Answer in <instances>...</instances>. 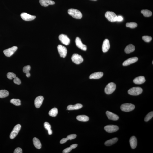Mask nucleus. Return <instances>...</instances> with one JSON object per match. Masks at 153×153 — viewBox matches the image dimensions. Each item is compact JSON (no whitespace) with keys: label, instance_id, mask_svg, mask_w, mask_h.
Returning a JSON list of instances; mask_svg holds the SVG:
<instances>
[{"label":"nucleus","instance_id":"2","mask_svg":"<svg viewBox=\"0 0 153 153\" xmlns=\"http://www.w3.org/2000/svg\"><path fill=\"white\" fill-rule=\"evenodd\" d=\"M116 88L115 84L112 83H108L105 89V92L107 94H110L115 91Z\"/></svg>","mask_w":153,"mask_h":153},{"label":"nucleus","instance_id":"37","mask_svg":"<svg viewBox=\"0 0 153 153\" xmlns=\"http://www.w3.org/2000/svg\"><path fill=\"white\" fill-rule=\"evenodd\" d=\"M14 83L18 85H19L21 83V80L18 78L16 77L14 78Z\"/></svg>","mask_w":153,"mask_h":153},{"label":"nucleus","instance_id":"5","mask_svg":"<svg viewBox=\"0 0 153 153\" xmlns=\"http://www.w3.org/2000/svg\"><path fill=\"white\" fill-rule=\"evenodd\" d=\"M105 16L108 20L111 22H114L116 21L117 16L113 12L107 11L105 14Z\"/></svg>","mask_w":153,"mask_h":153},{"label":"nucleus","instance_id":"25","mask_svg":"<svg viewBox=\"0 0 153 153\" xmlns=\"http://www.w3.org/2000/svg\"><path fill=\"white\" fill-rule=\"evenodd\" d=\"M33 142L34 146L38 149H40L41 148V144L40 140L38 138H34L33 139Z\"/></svg>","mask_w":153,"mask_h":153},{"label":"nucleus","instance_id":"34","mask_svg":"<svg viewBox=\"0 0 153 153\" xmlns=\"http://www.w3.org/2000/svg\"><path fill=\"white\" fill-rule=\"evenodd\" d=\"M142 39L144 41L146 42H149L152 40V38L150 36H145L142 37Z\"/></svg>","mask_w":153,"mask_h":153},{"label":"nucleus","instance_id":"38","mask_svg":"<svg viewBox=\"0 0 153 153\" xmlns=\"http://www.w3.org/2000/svg\"><path fill=\"white\" fill-rule=\"evenodd\" d=\"M76 137V134H72L68 135L67 137L68 140H71L72 139H74Z\"/></svg>","mask_w":153,"mask_h":153},{"label":"nucleus","instance_id":"8","mask_svg":"<svg viewBox=\"0 0 153 153\" xmlns=\"http://www.w3.org/2000/svg\"><path fill=\"white\" fill-rule=\"evenodd\" d=\"M16 46H14L10 48L6 49L3 51V53L5 56L7 57H9L12 55L16 51L17 49Z\"/></svg>","mask_w":153,"mask_h":153},{"label":"nucleus","instance_id":"32","mask_svg":"<svg viewBox=\"0 0 153 153\" xmlns=\"http://www.w3.org/2000/svg\"><path fill=\"white\" fill-rule=\"evenodd\" d=\"M137 24L134 22L127 23L126 24V27L131 28H136L137 26Z\"/></svg>","mask_w":153,"mask_h":153},{"label":"nucleus","instance_id":"19","mask_svg":"<svg viewBox=\"0 0 153 153\" xmlns=\"http://www.w3.org/2000/svg\"><path fill=\"white\" fill-rule=\"evenodd\" d=\"M39 2L41 6L45 7L50 5H54L55 3L54 1L50 0H40Z\"/></svg>","mask_w":153,"mask_h":153},{"label":"nucleus","instance_id":"36","mask_svg":"<svg viewBox=\"0 0 153 153\" xmlns=\"http://www.w3.org/2000/svg\"><path fill=\"white\" fill-rule=\"evenodd\" d=\"M31 66L29 65H27L24 66L23 68V72L25 73L29 72L31 70Z\"/></svg>","mask_w":153,"mask_h":153},{"label":"nucleus","instance_id":"18","mask_svg":"<svg viewBox=\"0 0 153 153\" xmlns=\"http://www.w3.org/2000/svg\"><path fill=\"white\" fill-rule=\"evenodd\" d=\"M104 73L101 72H96L92 73L89 76V78L90 79H98L101 78L103 76Z\"/></svg>","mask_w":153,"mask_h":153},{"label":"nucleus","instance_id":"29","mask_svg":"<svg viewBox=\"0 0 153 153\" xmlns=\"http://www.w3.org/2000/svg\"><path fill=\"white\" fill-rule=\"evenodd\" d=\"M9 94V92L6 90H0V98H3L7 97Z\"/></svg>","mask_w":153,"mask_h":153},{"label":"nucleus","instance_id":"6","mask_svg":"<svg viewBox=\"0 0 153 153\" xmlns=\"http://www.w3.org/2000/svg\"><path fill=\"white\" fill-rule=\"evenodd\" d=\"M71 59L72 61L76 64H80L83 61V59L82 56L76 53L73 55Z\"/></svg>","mask_w":153,"mask_h":153},{"label":"nucleus","instance_id":"30","mask_svg":"<svg viewBox=\"0 0 153 153\" xmlns=\"http://www.w3.org/2000/svg\"><path fill=\"white\" fill-rule=\"evenodd\" d=\"M144 17H148L151 16L152 15V13L148 10H143L141 11Z\"/></svg>","mask_w":153,"mask_h":153},{"label":"nucleus","instance_id":"22","mask_svg":"<svg viewBox=\"0 0 153 153\" xmlns=\"http://www.w3.org/2000/svg\"><path fill=\"white\" fill-rule=\"evenodd\" d=\"M83 105L81 104H76L74 105H70L67 107V110H73L81 109L83 107Z\"/></svg>","mask_w":153,"mask_h":153},{"label":"nucleus","instance_id":"21","mask_svg":"<svg viewBox=\"0 0 153 153\" xmlns=\"http://www.w3.org/2000/svg\"><path fill=\"white\" fill-rule=\"evenodd\" d=\"M129 142L131 148L132 149H135L136 148L137 145V141L136 137L135 136H133L130 139Z\"/></svg>","mask_w":153,"mask_h":153},{"label":"nucleus","instance_id":"42","mask_svg":"<svg viewBox=\"0 0 153 153\" xmlns=\"http://www.w3.org/2000/svg\"><path fill=\"white\" fill-rule=\"evenodd\" d=\"M68 140L67 138L62 139L60 141V143L61 144H64V143H65L66 142H67Z\"/></svg>","mask_w":153,"mask_h":153},{"label":"nucleus","instance_id":"27","mask_svg":"<svg viewBox=\"0 0 153 153\" xmlns=\"http://www.w3.org/2000/svg\"><path fill=\"white\" fill-rule=\"evenodd\" d=\"M44 128L48 131L49 135H51L52 134V131L51 130V126L48 122H46L44 124Z\"/></svg>","mask_w":153,"mask_h":153},{"label":"nucleus","instance_id":"4","mask_svg":"<svg viewBox=\"0 0 153 153\" xmlns=\"http://www.w3.org/2000/svg\"><path fill=\"white\" fill-rule=\"evenodd\" d=\"M120 108L122 111L126 112H128L133 110L135 109V106L132 104L126 103L121 105Z\"/></svg>","mask_w":153,"mask_h":153},{"label":"nucleus","instance_id":"43","mask_svg":"<svg viewBox=\"0 0 153 153\" xmlns=\"http://www.w3.org/2000/svg\"><path fill=\"white\" fill-rule=\"evenodd\" d=\"M77 144H73L70 146V147L72 149L75 148L77 146Z\"/></svg>","mask_w":153,"mask_h":153},{"label":"nucleus","instance_id":"44","mask_svg":"<svg viewBox=\"0 0 153 153\" xmlns=\"http://www.w3.org/2000/svg\"><path fill=\"white\" fill-rule=\"evenodd\" d=\"M26 76L27 77H29L31 76V74L29 72L27 73H26Z\"/></svg>","mask_w":153,"mask_h":153},{"label":"nucleus","instance_id":"12","mask_svg":"<svg viewBox=\"0 0 153 153\" xmlns=\"http://www.w3.org/2000/svg\"><path fill=\"white\" fill-rule=\"evenodd\" d=\"M76 45L81 50L86 51L87 50V47L82 43L81 39L79 37H76L75 40Z\"/></svg>","mask_w":153,"mask_h":153},{"label":"nucleus","instance_id":"24","mask_svg":"<svg viewBox=\"0 0 153 153\" xmlns=\"http://www.w3.org/2000/svg\"><path fill=\"white\" fill-rule=\"evenodd\" d=\"M118 139L117 138H114L107 141L105 143V145L106 146H110L117 142Z\"/></svg>","mask_w":153,"mask_h":153},{"label":"nucleus","instance_id":"10","mask_svg":"<svg viewBox=\"0 0 153 153\" xmlns=\"http://www.w3.org/2000/svg\"><path fill=\"white\" fill-rule=\"evenodd\" d=\"M104 129L107 132L112 133L117 132L119 129V128L117 126L113 125H109L106 126L104 127Z\"/></svg>","mask_w":153,"mask_h":153},{"label":"nucleus","instance_id":"28","mask_svg":"<svg viewBox=\"0 0 153 153\" xmlns=\"http://www.w3.org/2000/svg\"><path fill=\"white\" fill-rule=\"evenodd\" d=\"M58 113V110L57 108H54L49 112V114L50 116L55 117L57 116Z\"/></svg>","mask_w":153,"mask_h":153},{"label":"nucleus","instance_id":"35","mask_svg":"<svg viewBox=\"0 0 153 153\" xmlns=\"http://www.w3.org/2000/svg\"><path fill=\"white\" fill-rule=\"evenodd\" d=\"M7 78L9 79H12L13 78H14L16 77L15 73L11 72H8L7 73Z\"/></svg>","mask_w":153,"mask_h":153},{"label":"nucleus","instance_id":"17","mask_svg":"<svg viewBox=\"0 0 153 153\" xmlns=\"http://www.w3.org/2000/svg\"><path fill=\"white\" fill-rule=\"evenodd\" d=\"M107 116L108 119L111 120L117 121L119 119V117L115 114L109 111H107L106 112Z\"/></svg>","mask_w":153,"mask_h":153},{"label":"nucleus","instance_id":"20","mask_svg":"<svg viewBox=\"0 0 153 153\" xmlns=\"http://www.w3.org/2000/svg\"><path fill=\"white\" fill-rule=\"evenodd\" d=\"M145 79L144 76H140L134 79L133 82L136 84H141L145 81Z\"/></svg>","mask_w":153,"mask_h":153},{"label":"nucleus","instance_id":"40","mask_svg":"<svg viewBox=\"0 0 153 153\" xmlns=\"http://www.w3.org/2000/svg\"><path fill=\"white\" fill-rule=\"evenodd\" d=\"M72 149L70 147H69L65 148L63 151V153H68L72 151Z\"/></svg>","mask_w":153,"mask_h":153},{"label":"nucleus","instance_id":"7","mask_svg":"<svg viewBox=\"0 0 153 153\" xmlns=\"http://www.w3.org/2000/svg\"><path fill=\"white\" fill-rule=\"evenodd\" d=\"M21 126L20 124H17L14 127L12 132L10 135V138L11 139H13L18 135L21 130Z\"/></svg>","mask_w":153,"mask_h":153},{"label":"nucleus","instance_id":"45","mask_svg":"<svg viewBox=\"0 0 153 153\" xmlns=\"http://www.w3.org/2000/svg\"><path fill=\"white\" fill-rule=\"evenodd\" d=\"M90 0L96 1L97 0Z\"/></svg>","mask_w":153,"mask_h":153},{"label":"nucleus","instance_id":"31","mask_svg":"<svg viewBox=\"0 0 153 153\" xmlns=\"http://www.w3.org/2000/svg\"><path fill=\"white\" fill-rule=\"evenodd\" d=\"M11 103L15 106H19L21 105V101L19 99H12L10 100Z\"/></svg>","mask_w":153,"mask_h":153},{"label":"nucleus","instance_id":"3","mask_svg":"<svg viewBox=\"0 0 153 153\" xmlns=\"http://www.w3.org/2000/svg\"><path fill=\"white\" fill-rule=\"evenodd\" d=\"M143 89L140 87H134L129 89L128 93L129 94L132 96H138L142 93Z\"/></svg>","mask_w":153,"mask_h":153},{"label":"nucleus","instance_id":"16","mask_svg":"<svg viewBox=\"0 0 153 153\" xmlns=\"http://www.w3.org/2000/svg\"><path fill=\"white\" fill-rule=\"evenodd\" d=\"M138 60V57H135L131 58L124 61L122 65L124 66H127L137 61Z\"/></svg>","mask_w":153,"mask_h":153},{"label":"nucleus","instance_id":"14","mask_svg":"<svg viewBox=\"0 0 153 153\" xmlns=\"http://www.w3.org/2000/svg\"><path fill=\"white\" fill-rule=\"evenodd\" d=\"M44 99V97L42 96H39L36 98L34 101L35 107L37 108H39L42 104Z\"/></svg>","mask_w":153,"mask_h":153},{"label":"nucleus","instance_id":"23","mask_svg":"<svg viewBox=\"0 0 153 153\" xmlns=\"http://www.w3.org/2000/svg\"><path fill=\"white\" fill-rule=\"evenodd\" d=\"M135 50V46L132 44H130L128 45L126 47L125 51L126 53L127 54L130 53H131L132 52Z\"/></svg>","mask_w":153,"mask_h":153},{"label":"nucleus","instance_id":"15","mask_svg":"<svg viewBox=\"0 0 153 153\" xmlns=\"http://www.w3.org/2000/svg\"><path fill=\"white\" fill-rule=\"evenodd\" d=\"M110 47L109 40L108 39H106L104 41L102 44V51L104 53L107 52Z\"/></svg>","mask_w":153,"mask_h":153},{"label":"nucleus","instance_id":"46","mask_svg":"<svg viewBox=\"0 0 153 153\" xmlns=\"http://www.w3.org/2000/svg\"><path fill=\"white\" fill-rule=\"evenodd\" d=\"M152 63H153V62H152Z\"/></svg>","mask_w":153,"mask_h":153},{"label":"nucleus","instance_id":"9","mask_svg":"<svg viewBox=\"0 0 153 153\" xmlns=\"http://www.w3.org/2000/svg\"><path fill=\"white\" fill-rule=\"evenodd\" d=\"M57 49L60 57L63 58L65 57L67 53V50L66 48L64 46L59 45L58 46Z\"/></svg>","mask_w":153,"mask_h":153},{"label":"nucleus","instance_id":"1","mask_svg":"<svg viewBox=\"0 0 153 153\" xmlns=\"http://www.w3.org/2000/svg\"><path fill=\"white\" fill-rule=\"evenodd\" d=\"M68 13L69 15L73 18L77 19H80L83 16L81 13L80 11L74 9H70L68 11Z\"/></svg>","mask_w":153,"mask_h":153},{"label":"nucleus","instance_id":"26","mask_svg":"<svg viewBox=\"0 0 153 153\" xmlns=\"http://www.w3.org/2000/svg\"><path fill=\"white\" fill-rule=\"evenodd\" d=\"M76 119L80 122H86L89 120L88 117L86 115H79L76 117Z\"/></svg>","mask_w":153,"mask_h":153},{"label":"nucleus","instance_id":"11","mask_svg":"<svg viewBox=\"0 0 153 153\" xmlns=\"http://www.w3.org/2000/svg\"><path fill=\"white\" fill-rule=\"evenodd\" d=\"M59 38L62 44L65 45H68L70 44V39L66 35L63 34L60 35Z\"/></svg>","mask_w":153,"mask_h":153},{"label":"nucleus","instance_id":"41","mask_svg":"<svg viewBox=\"0 0 153 153\" xmlns=\"http://www.w3.org/2000/svg\"><path fill=\"white\" fill-rule=\"evenodd\" d=\"M123 20V17L121 16H118L117 17L116 21L121 22Z\"/></svg>","mask_w":153,"mask_h":153},{"label":"nucleus","instance_id":"13","mask_svg":"<svg viewBox=\"0 0 153 153\" xmlns=\"http://www.w3.org/2000/svg\"><path fill=\"white\" fill-rule=\"evenodd\" d=\"M21 17L24 21H32L36 18L35 16L26 13H23L21 14Z\"/></svg>","mask_w":153,"mask_h":153},{"label":"nucleus","instance_id":"39","mask_svg":"<svg viewBox=\"0 0 153 153\" xmlns=\"http://www.w3.org/2000/svg\"><path fill=\"white\" fill-rule=\"evenodd\" d=\"M14 153H22V149L20 148H16L14 151Z\"/></svg>","mask_w":153,"mask_h":153},{"label":"nucleus","instance_id":"33","mask_svg":"<svg viewBox=\"0 0 153 153\" xmlns=\"http://www.w3.org/2000/svg\"><path fill=\"white\" fill-rule=\"evenodd\" d=\"M153 116V112H149L148 114H147L146 116L145 117V122H148V121L150 120L151 119H152Z\"/></svg>","mask_w":153,"mask_h":153}]
</instances>
